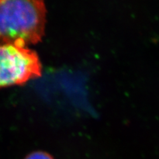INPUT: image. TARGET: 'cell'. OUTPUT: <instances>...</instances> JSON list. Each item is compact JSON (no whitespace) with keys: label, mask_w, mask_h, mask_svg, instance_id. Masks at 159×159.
<instances>
[{"label":"cell","mask_w":159,"mask_h":159,"mask_svg":"<svg viewBox=\"0 0 159 159\" xmlns=\"http://www.w3.org/2000/svg\"><path fill=\"white\" fill-rule=\"evenodd\" d=\"M46 16L43 1L0 0V46L39 43L45 31Z\"/></svg>","instance_id":"1"},{"label":"cell","mask_w":159,"mask_h":159,"mask_svg":"<svg viewBox=\"0 0 159 159\" xmlns=\"http://www.w3.org/2000/svg\"><path fill=\"white\" fill-rule=\"evenodd\" d=\"M42 75L37 53L21 44L0 46V88L22 85Z\"/></svg>","instance_id":"2"},{"label":"cell","mask_w":159,"mask_h":159,"mask_svg":"<svg viewBox=\"0 0 159 159\" xmlns=\"http://www.w3.org/2000/svg\"><path fill=\"white\" fill-rule=\"evenodd\" d=\"M25 159H54L48 153L43 151L33 152L27 155Z\"/></svg>","instance_id":"3"}]
</instances>
